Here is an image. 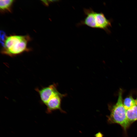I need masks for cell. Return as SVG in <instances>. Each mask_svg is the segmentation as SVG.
<instances>
[{
  "mask_svg": "<svg viewBox=\"0 0 137 137\" xmlns=\"http://www.w3.org/2000/svg\"><path fill=\"white\" fill-rule=\"evenodd\" d=\"M30 39L28 35H11L7 36L1 53L12 57L29 51L30 49L27 47V45Z\"/></svg>",
  "mask_w": 137,
  "mask_h": 137,
  "instance_id": "cell-1",
  "label": "cell"
},
{
  "mask_svg": "<svg viewBox=\"0 0 137 137\" xmlns=\"http://www.w3.org/2000/svg\"><path fill=\"white\" fill-rule=\"evenodd\" d=\"M122 90H119L116 104L111 109L110 115L108 116V122L120 125L126 131L130 125L127 119L126 111L122 101Z\"/></svg>",
  "mask_w": 137,
  "mask_h": 137,
  "instance_id": "cell-2",
  "label": "cell"
},
{
  "mask_svg": "<svg viewBox=\"0 0 137 137\" xmlns=\"http://www.w3.org/2000/svg\"><path fill=\"white\" fill-rule=\"evenodd\" d=\"M87 26L95 28L103 29L108 32V28L111 26V22L107 19L102 12H97L93 10L87 14L85 19Z\"/></svg>",
  "mask_w": 137,
  "mask_h": 137,
  "instance_id": "cell-3",
  "label": "cell"
},
{
  "mask_svg": "<svg viewBox=\"0 0 137 137\" xmlns=\"http://www.w3.org/2000/svg\"><path fill=\"white\" fill-rule=\"evenodd\" d=\"M57 84L54 83L40 89L36 88L35 89L39 94L42 103L46 105L53 96L59 92L57 89Z\"/></svg>",
  "mask_w": 137,
  "mask_h": 137,
  "instance_id": "cell-4",
  "label": "cell"
},
{
  "mask_svg": "<svg viewBox=\"0 0 137 137\" xmlns=\"http://www.w3.org/2000/svg\"><path fill=\"white\" fill-rule=\"evenodd\" d=\"M66 95L59 92L53 96L45 105L47 106V111L48 113L59 110L62 111L61 104L62 98Z\"/></svg>",
  "mask_w": 137,
  "mask_h": 137,
  "instance_id": "cell-5",
  "label": "cell"
},
{
  "mask_svg": "<svg viewBox=\"0 0 137 137\" xmlns=\"http://www.w3.org/2000/svg\"><path fill=\"white\" fill-rule=\"evenodd\" d=\"M126 116L130 125L137 120V105L126 110Z\"/></svg>",
  "mask_w": 137,
  "mask_h": 137,
  "instance_id": "cell-6",
  "label": "cell"
},
{
  "mask_svg": "<svg viewBox=\"0 0 137 137\" xmlns=\"http://www.w3.org/2000/svg\"><path fill=\"white\" fill-rule=\"evenodd\" d=\"M14 1L13 0H0L1 11L2 12H10Z\"/></svg>",
  "mask_w": 137,
  "mask_h": 137,
  "instance_id": "cell-7",
  "label": "cell"
},
{
  "mask_svg": "<svg viewBox=\"0 0 137 137\" xmlns=\"http://www.w3.org/2000/svg\"><path fill=\"white\" fill-rule=\"evenodd\" d=\"M123 104L126 110L136 105L135 100L131 96L126 98L124 100Z\"/></svg>",
  "mask_w": 137,
  "mask_h": 137,
  "instance_id": "cell-8",
  "label": "cell"
},
{
  "mask_svg": "<svg viewBox=\"0 0 137 137\" xmlns=\"http://www.w3.org/2000/svg\"><path fill=\"white\" fill-rule=\"evenodd\" d=\"M6 37L4 31L1 30L0 32V41L3 47L4 46Z\"/></svg>",
  "mask_w": 137,
  "mask_h": 137,
  "instance_id": "cell-9",
  "label": "cell"
},
{
  "mask_svg": "<svg viewBox=\"0 0 137 137\" xmlns=\"http://www.w3.org/2000/svg\"><path fill=\"white\" fill-rule=\"evenodd\" d=\"M135 101L136 102V105H137V97L135 100Z\"/></svg>",
  "mask_w": 137,
  "mask_h": 137,
  "instance_id": "cell-10",
  "label": "cell"
}]
</instances>
